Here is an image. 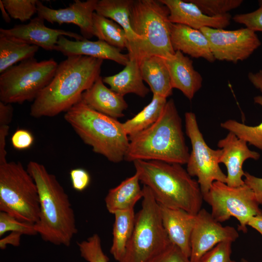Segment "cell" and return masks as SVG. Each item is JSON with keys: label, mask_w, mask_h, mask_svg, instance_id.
<instances>
[{"label": "cell", "mask_w": 262, "mask_h": 262, "mask_svg": "<svg viewBox=\"0 0 262 262\" xmlns=\"http://www.w3.org/2000/svg\"><path fill=\"white\" fill-rule=\"evenodd\" d=\"M103 60L84 55L67 57L58 64L49 83L31 106L34 118L53 117L66 112L100 76Z\"/></svg>", "instance_id": "cell-1"}, {"label": "cell", "mask_w": 262, "mask_h": 262, "mask_svg": "<svg viewBox=\"0 0 262 262\" xmlns=\"http://www.w3.org/2000/svg\"><path fill=\"white\" fill-rule=\"evenodd\" d=\"M27 170L36 184L39 196L40 214L34 224L35 230L45 242L69 246L78 229L68 195L56 176L43 164L30 161Z\"/></svg>", "instance_id": "cell-2"}, {"label": "cell", "mask_w": 262, "mask_h": 262, "mask_svg": "<svg viewBox=\"0 0 262 262\" xmlns=\"http://www.w3.org/2000/svg\"><path fill=\"white\" fill-rule=\"evenodd\" d=\"M125 160L158 161L186 164L190 155L181 118L174 100L167 101L158 119L143 131L129 137Z\"/></svg>", "instance_id": "cell-3"}, {"label": "cell", "mask_w": 262, "mask_h": 262, "mask_svg": "<svg viewBox=\"0 0 262 262\" xmlns=\"http://www.w3.org/2000/svg\"><path fill=\"white\" fill-rule=\"evenodd\" d=\"M133 163L140 182L150 190L160 205L195 215L202 209L199 184L181 164L158 161Z\"/></svg>", "instance_id": "cell-4"}, {"label": "cell", "mask_w": 262, "mask_h": 262, "mask_svg": "<svg viewBox=\"0 0 262 262\" xmlns=\"http://www.w3.org/2000/svg\"><path fill=\"white\" fill-rule=\"evenodd\" d=\"M64 118L94 152L114 163L125 159L130 141L117 119L93 110L81 99L66 112Z\"/></svg>", "instance_id": "cell-5"}, {"label": "cell", "mask_w": 262, "mask_h": 262, "mask_svg": "<svg viewBox=\"0 0 262 262\" xmlns=\"http://www.w3.org/2000/svg\"><path fill=\"white\" fill-rule=\"evenodd\" d=\"M167 7L160 0L133 1L130 23L133 31L140 37L129 58L156 55L164 59L175 53L170 40L171 23Z\"/></svg>", "instance_id": "cell-6"}, {"label": "cell", "mask_w": 262, "mask_h": 262, "mask_svg": "<svg viewBox=\"0 0 262 262\" xmlns=\"http://www.w3.org/2000/svg\"><path fill=\"white\" fill-rule=\"evenodd\" d=\"M142 188L141 208L136 214L132 235L119 262H149L171 244L163 224L159 203L147 186Z\"/></svg>", "instance_id": "cell-7"}, {"label": "cell", "mask_w": 262, "mask_h": 262, "mask_svg": "<svg viewBox=\"0 0 262 262\" xmlns=\"http://www.w3.org/2000/svg\"><path fill=\"white\" fill-rule=\"evenodd\" d=\"M0 211L21 221L35 224L40 214L36 184L22 164H0Z\"/></svg>", "instance_id": "cell-8"}, {"label": "cell", "mask_w": 262, "mask_h": 262, "mask_svg": "<svg viewBox=\"0 0 262 262\" xmlns=\"http://www.w3.org/2000/svg\"><path fill=\"white\" fill-rule=\"evenodd\" d=\"M58 65L53 58L38 62L33 57L9 68L0 75V101H33L50 82Z\"/></svg>", "instance_id": "cell-9"}, {"label": "cell", "mask_w": 262, "mask_h": 262, "mask_svg": "<svg viewBox=\"0 0 262 262\" xmlns=\"http://www.w3.org/2000/svg\"><path fill=\"white\" fill-rule=\"evenodd\" d=\"M203 198L211 206V213L216 221L222 223L233 217L239 222L237 230L243 233L247 232L252 217L262 216L253 191L245 183L234 187L215 181Z\"/></svg>", "instance_id": "cell-10"}, {"label": "cell", "mask_w": 262, "mask_h": 262, "mask_svg": "<svg viewBox=\"0 0 262 262\" xmlns=\"http://www.w3.org/2000/svg\"><path fill=\"white\" fill-rule=\"evenodd\" d=\"M185 127L192 145L186 170L191 177L197 178L203 196L208 192L214 181L226 183L227 176L219 166L222 149H213L208 146L194 113L185 114Z\"/></svg>", "instance_id": "cell-11"}, {"label": "cell", "mask_w": 262, "mask_h": 262, "mask_svg": "<svg viewBox=\"0 0 262 262\" xmlns=\"http://www.w3.org/2000/svg\"><path fill=\"white\" fill-rule=\"evenodd\" d=\"M200 30L208 39L214 58L219 61H244L261 45L256 32L246 27L235 30L204 27Z\"/></svg>", "instance_id": "cell-12"}, {"label": "cell", "mask_w": 262, "mask_h": 262, "mask_svg": "<svg viewBox=\"0 0 262 262\" xmlns=\"http://www.w3.org/2000/svg\"><path fill=\"white\" fill-rule=\"evenodd\" d=\"M233 227L223 226L211 213L201 209L196 215L191 237V262H198L202 256L217 244L223 241L233 242L239 237Z\"/></svg>", "instance_id": "cell-13"}, {"label": "cell", "mask_w": 262, "mask_h": 262, "mask_svg": "<svg viewBox=\"0 0 262 262\" xmlns=\"http://www.w3.org/2000/svg\"><path fill=\"white\" fill-rule=\"evenodd\" d=\"M45 20L37 16L26 24L15 25L10 29H0V35L10 39L35 45L47 50H55L59 38L62 36L72 37L75 40L84 38L77 33L47 27Z\"/></svg>", "instance_id": "cell-14"}, {"label": "cell", "mask_w": 262, "mask_h": 262, "mask_svg": "<svg viewBox=\"0 0 262 262\" xmlns=\"http://www.w3.org/2000/svg\"><path fill=\"white\" fill-rule=\"evenodd\" d=\"M98 0L81 1L75 0L65 8H50L38 0L37 16L51 23H72L78 26L82 36L85 39L94 35L93 15L95 12Z\"/></svg>", "instance_id": "cell-15"}, {"label": "cell", "mask_w": 262, "mask_h": 262, "mask_svg": "<svg viewBox=\"0 0 262 262\" xmlns=\"http://www.w3.org/2000/svg\"><path fill=\"white\" fill-rule=\"evenodd\" d=\"M217 146L221 148L222 154L219 160L227 168L226 184L231 187H238L245 184L243 177L245 172L243 165L246 160L252 159L258 160L260 154L251 150L247 143L229 132L224 138L220 139Z\"/></svg>", "instance_id": "cell-16"}, {"label": "cell", "mask_w": 262, "mask_h": 262, "mask_svg": "<svg viewBox=\"0 0 262 262\" xmlns=\"http://www.w3.org/2000/svg\"><path fill=\"white\" fill-rule=\"evenodd\" d=\"M168 8L169 20L174 24L189 26L196 30L204 27L224 29L230 24L231 16L229 14L209 16L204 14L189 0H160Z\"/></svg>", "instance_id": "cell-17"}, {"label": "cell", "mask_w": 262, "mask_h": 262, "mask_svg": "<svg viewBox=\"0 0 262 262\" xmlns=\"http://www.w3.org/2000/svg\"><path fill=\"white\" fill-rule=\"evenodd\" d=\"M55 50L67 57L87 56L102 60H112L125 66L130 60L128 54H123L121 49L100 40L90 41L84 39L73 41L62 35L59 38Z\"/></svg>", "instance_id": "cell-18"}, {"label": "cell", "mask_w": 262, "mask_h": 262, "mask_svg": "<svg viewBox=\"0 0 262 262\" xmlns=\"http://www.w3.org/2000/svg\"><path fill=\"white\" fill-rule=\"evenodd\" d=\"M159 205L163 224L171 243L190 258L191 237L196 214Z\"/></svg>", "instance_id": "cell-19"}, {"label": "cell", "mask_w": 262, "mask_h": 262, "mask_svg": "<svg viewBox=\"0 0 262 262\" xmlns=\"http://www.w3.org/2000/svg\"><path fill=\"white\" fill-rule=\"evenodd\" d=\"M164 59L173 88L179 89L191 100L201 88L203 80L200 73L195 69L192 60L179 50L171 57Z\"/></svg>", "instance_id": "cell-20"}, {"label": "cell", "mask_w": 262, "mask_h": 262, "mask_svg": "<svg viewBox=\"0 0 262 262\" xmlns=\"http://www.w3.org/2000/svg\"><path fill=\"white\" fill-rule=\"evenodd\" d=\"M170 40L175 51L179 50L196 58H202L211 63L215 60L208 39L199 30L171 23Z\"/></svg>", "instance_id": "cell-21"}, {"label": "cell", "mask_w": 262, "mask_h": 262, "mask_svg": "<svg viewBox=\"0 0 262 262\" xmlns=\"http://www.w3.org/2000/svg\"><path fill=\"white\" fill-rule=\"evenodd\" d=\"M81 100L93 110L115 119L124 116L128 107L124 97L108 88L101 76L83 93Z\"/></svg>", "instance_id": "cell-22"}, {"label": "cell", "mask_w": 262, "mask_h": 262, "mask_svg": "<svg viewBox=\"0 0 262 262\" xmlns=\"http://www.w3.org/2000/svg\"><path fill=\"white\" fill-rule=\"evenodd\" d=\"M138 62L143 80L149 85L153 95L166 98L171 96L173 88L164 59L152 55L142 57Z\"/></svg>", "instance_id": "cell-23"}, {"label": "cell", "mask_w": 262, "mask_h": 262, "mask_svg": "<svg viewBox=\"0 0 262 262\" xmlns=\"http://www.w3.org/2000/svg\"><path fill=\"white\" fill-rule=\"evenodd\" d=\"M102 80L112 91L122 97L133 93L144 98L149 92V89L144 83L136 58H130L122 71L115 75L104 77Z\"/></svg>", "instance_id": "cell-24"}, {"label": "cell", "mask_w": 262, "mask_h": 262, "mask_svg": "<svg viewBox=\"0 0 262 262\" xmlns=\"http://www.w3.org/2000/svg\"><path fill=\"white\" fill-rule=\"evenodd\" d=\"M133 0H98L95 12L113 20L125 31L129 41L128 55H131L140 40L130 23L131 8Z\"/></svg>", "instance_id": "cell-25"}, {"label": "cell", "mask_w": 262, "mask_h": 262, "mask_svg": "<svg viewBox=\"0 0 262 262\" xmlns=\"http://www.w3.org/2000/svg\"><path fill=\"white\" fill-rule=\"evenodd\" d=\"M140 182L135 172L116 187L110 189L105 198L107 211L114 214L117 211L134 209L137 202L143 196Z\"/></svg>", "instance_id": "cell-26"}, {"label": "cell", "mask_w": 262, "mask_h": 262, "mask_svg": "<svg viewBox=\"0 0 262 262\" xmlns=\"http://www.w3.org/2000/svg\"><path fill=\"white\" fill-rule=\"evenodd\" d=\"M113 242L110 253L116 261L123 258L127 244L132 235L135 221L134 209L119 211L114 214Z\"/></svg>", "instance_id": "cell-27"}, {"label": "cell", "mask_w": 262, "mask_h": 262, "mask_svg": "<svg viewBox=\"0 0 262 262\" xmlns=\"http://www.w3.org/2000/svg\"><path fill=\"white\" fill-rule=\"evenodd\" d=\"M167 102L166 98L153 95L150 102L133 117L122 123L124 130L131 136L148 128L162 114Z\"/></svg>", "instance_id": "cell-28"}, {"label": "cell", "mask_w": 262, "mask_h": 262, "mask_svg": "<svg viewBox=\"0 0 262 262\" xmlns=\"http://www.w3.org/2000/svg\"><path fill=\"white\" fill-rule=\"evenodd\" d=\"M39 48L0 35V73L17 62L34 57Z\"/></svg>", "instance_id": "cell-29"}, {"label": "cell", "mask_w": 262, "mask_h": 262, "mask_svg": "<svg viewBox=\"0 0 262 262\" xmlns=\"http://www.w3.org/2000/svg\"><path fill=\"white\" fill-rule=\"evenodd\" d=\"M93 26L94 35L98 40L121 50L128 49L129 41L125 31L113 20L94 12Z\"/></svg>", "instance_id": "cell-30"}, {"label": "cell", "mask_w": 262, "mask_h": 262, "mask_svg": "<svg viewBox=\"0 0 262 262\" xmlns=\"http://www.w3.org/2000/svg\"><path fill=\"white\" fill-rule=\"evenodd\" d=\"M254 101L262 106V96L255 97ZM220 126L239 138L262 150V122L258 125L249 126L235 120L229 119L221 123Z\"/></svg>", "instance_id": "cell-31"}, {"label": "cell", "mask_w": 262, "mask_h": 262, "mask_svg": "<svg viewBox=\"0 0 262 262\" xmlns=\"http://www.w3.org/2000/svg\"><path fill=\"white\" fill-rule=\"evenodd\" d=\"M38 0H1L11 18L25 22L37 13Z\"/></svg>", "instance_id": "cell-32"}, {"label": "cell", "mask_w": 262, "mask_h": 262, "mask_svg": "<svg viewBox=\"0 0 262 262\" xmlns=\"http://www.w3.org/2000/svg\"><path fill=\"white\" fill-rule=\"evenodd\" d=\"M81 256L88 262H109V259L104 253L100 236L96 233L86 240L77 243Z\"/></svg>", "instance_id": "cell-33"}, {"label": "cell", "mask_w": 262, "mask_h": 262, "mask_svg": "<svg viewBox=\"0 0 262 262\" xmlns=\"http://www.w3.org/2000/svg\"><path fill=\"white\" fill-rule=\"evenodd\" d=\"M206 15L213 16L228 14L241 5L242 0H189Z\"/></svg>", "instance_id": "cell-34"}, {"label": "cell", "mask_w": 262, "mask_h": 262, "mask_svg": "<svg viewBox=\"0 0 262 262\" xmlns=\"http://www.w3.org/2000/svg\"><path fill=\"white\" fill-rule=\"evenodd\" d=\"M16 232L22 235H35L37 233L34 224L21 221L4 212H0V236L8 231Z\"/></svg>", "instance_id": "cell-35"}, {"label": "cell", "mask_w": 262, "mask_h": 262, "mask_svg": "<svg viewBox=\"0 0 262 262\" xmlns=\"http://www.w3.org/2000/svg\"><path fill=\"white\" fill-rule=\"evenodd\" d=\"M232 242L223 241L205 253L198 262H229Z\"/></svg>", "instance_id": "cell-36"}, {"label": "cell", "mask_w": 262, "mask_h": 262, "mask_svg": "<svg viewBox=\"0 0 262 262\" xmlns=\"http://www.w3.org/2000/svg\"><path fill=\"white\" fill-rule=\"evenodd\" d=\"M233 20L254 32H262V6L255 11L235 15Z\"/></svg>", "instance_id": "cell-37"}, {"label": "cell", "mask_w": 262, "mask_h": 262, "mask_svg": "<svg viewBox=\"0 0 262 262\" xmlns=\"http://www.w3.org/2000/svg\"><path fill=\"white\" fill-rule=\"evenodd\" d=\"M149 262H191L176 246L171 244L164 251L154 257Z\"/></svg>", "instance_id": "cell-38"}, {"label": "cell", "mask_w": 262, "mask_h": 262, "mask_svg": "<svg viewBox=\"0 0 262 262\" xmlns=\"http://www.w3.org/2000/svg\"><path fill=\"white\" fill-rule=\"evenodd\" d=\"M70 177L72 186L77 191L84 190L90 182V176L88 172L84 169L78 168L71 170Z\"/></svg>", "instance_id": "cell-39"}, {"label": "cell", "mask_w": 262, "mask_h": 262, "mask_svg": "<svg viewBox=\"0 0 262 262\" xmlns=\"http://www.w3.org/2000/svg\"><path fill=\"white\" fill-rule=\"evenodd\" d=\"M33 141L34 138L32 133L24 129L16 130L11 137L12 146L18 150L29 148Z\"/></svg>", "instance_id": "cell-40"}, {"label": "cell", "mask_w": 262, "mask_h": 262, "mask_svg": "<svg viewBox=\"0 0 262 262\" xmlns=\"http://www.w3.org/2000/svg\"><path fill=\"white\" fill-rule=\"evenodd\" d=\"M244 177L245 183L252 190L259 204L262 205V178L247 172H245Z\"/></svg>", "instance_id": "cell-41"}, {"label": "cell", "mask_w": 262, "mask_h": 262, "mask_svg": "<svg viewBox=\"0 0 262 262\" xmlns=\"http://www.w3.org/2000/svg\"><path fill=\"white\" fill-rule=\"evenodd\" d=\"M12 104L0 101V126H9L13 116Z\"/></svg>", "instance_id": "cell-42"}, {"label": "cell", "mask_w": 262, "mask_h": 262, "mask_svg": "<svg viewBox=\"0 0 262 262\" xmlns=\"http://www.w3.org/2000/svg\"><path fill=\"white\" fill-rule=\"evenodd\" d=\"M9 128V126H0V164L7 161L6 160V140Z\"/></svg>", "instance_id": "cell-43"}, {"label": "cell", "mask_w": 262, "mask_h": 262, "mask_svg": "<svg viewBox=\"0 0 262 262\" xmlns=\"http://www.w3.org/2000/svg\"><path fill=\"white\" fill-rule=\"evenodd\" d=\"M22 235L19 232H11L8 235L0 240V249H5L7 245H11L16 246H18Z\"/></svg>", "instance_id": "cell-44"}, {"label": "cell", "mask_w": 262, "mask_h": 262, "mask_svg": "<svg viewBox=\"0 0 262 262\" xmlns=\"http://www.w3.org/2000/svg\"><path fill=\"white\" fill-rule=\"evenodd\" d=\"M248 78L255 87L262 93V70H260L255 73L249 72Z\"/></svg>", "instance_id": "cell-45"}, {"label": "cell", "mask_w": 262, "mask_h": 262, "mask_svg": "<svg viewBox=\"0 0 262 262\" xmlns=\"http://www.w3.org/2000/svg\"><path fill=\"white\" fill-rule=\"evenodd\" d=\"M248 226L258 231L262 236V216L252 217L248 221Z\"/></svg>", "instance_id": "cell-46"}, {"label": "cell", "mask_w": 262, "mask_h": 262, "mask_svg": "<svg viewBox=\"0 0 262 262\" xmlns=\"http://www.w3.org/2000/svg\"><path fill=\"white\" fill-rule=\"evenodd\" d=\"M0 9L1 12L2 17L4 21L7 23H9L11 21V17L6 10L1 0H0Z\"/></svg>", "instance_id": "cell-47"}, {"label": "cell", "mask_w": 262, "mask_h": 262, "mask_svg": "<svg viewBox=\"0 0 262 262\" xmlns=\"http://www.w3.org/2000/svg\"><path fill=\"white\" fill-rule=\"evenodd\" d=\"M241 262H249L245 258H242L241 260Z\"/></svg>", "instance_id": "cell-48"}, {"label": "cell", "mask_w": 262, "mask_h": 262, "mask_svg": "<svg viewBox=\"0 0 262 262\" xmlns=\"http://www.w3.org/2000/svg\"><path fill=\"white\" fill-rule=\"evenodd\" d=\"M259 6L261 7L262 6V0H260L258 1Z\"/></svg>", "instance_id": "cell-49"}, {"label": "cell", "mask_w": 262, "mask_h": 262, "mask_svg": "<svg viewBox=\"0 0 262 262\" xmlns=\"http://www.w3.org/2000/svg\"><path fill=\"white\" fill-rule=\"evenodd\" d=\"M229 262H237L235 261H232V260H231Z\"/></svg>", "instance_id": "cell-50"}]
</instances>
